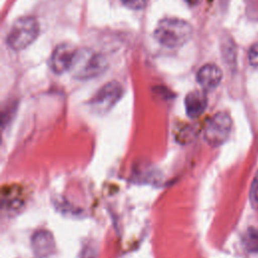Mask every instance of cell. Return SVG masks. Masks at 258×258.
Wrapping results in <instances>:
<instances>
[{
    "mask_svg": "<svg viewBox=\"0 0 258 258\" xmlns=\"http://www.w3.org/2000/svg\"><path fill=\"white\" fill-rule=\"evenodd\" d=\"M192 35L190 24L180 18L166 17L155 27L154 37L164 47L178 48L184 45Z\"/></svg>",
    "mask_w": 258,
    "mask_h": 258,
    "instance_id": "cell-1",
    "label": "cell"
},
{
    "mask_svg": "<svg viewBox=\"0 0 258 258\" xmlns=\"http://www.w3.org/2000/svg\"><path fill=\"white\" fill-rule=\"evenodd\" d=\"M39 34V24L32 16H22L14 21L7 34V44L13 50L28 47Z\"/></svg>",
    "mask_w": 258,
    "mask_h": 258,
    "instance_id": "cell-2",
    "label": "cell"
},
{
    "mask_svg": "<svg viewBox=\"0 0 258 258\" xmlns=\"http://www.w3.org/2000/svg\"><path fill=\"white\" fill-rule=\"evenodd\" d=\"M106 58L91 49H78L74 64L72 67L73 75L78 80H90L103 74L107 69Z\"/></svg>",
    "mask_w": 258,
    "mask_h": 258,
    "instance_id": "cell-3",
    "label": "cell"
},
{
    "mask_svg": "<svg viewBox=\"0 0 258 258\" xmlns=\"http://www.w3.org/2000/svg\"><path fill=\"white\" fill-rule=\"evenodd\" d=\"M232 119L226 112L215 114L207 123L204 131V139L212 147L224 144L230 136Z\"/></svg>",
    "mask_w": 258,
    "mask_h": 258,
    "instance_id": "cell-4",
    "label": "cell"
},
{
    "mask_svg": "<svg viewBox=\"0 0 258 258\" xmlns=\"http://www.w3.org/2000/svg\"><path fill=\"white\" fill-rule=\"evenodd\" d=\"M123 88L120 83L112 81L104 85L92 98L90 105L98 113L110 111L122 98Z\"/></svg>",
    "mask_w": 258,
    "mask_h": 258,
    "instance_id": "cell-5",
    "label": "cell"
},
{
    "mask_svg": "<svg viewBox=\"0 0 258 258\" xmlns=\"http://www.w3.org/2000/svg\"><path fill=\"white\" fill-rule=\"evenodd\" d=\"M77 52L78 49L71 43L63 42L58 44L53 49L48 61L50 70L56 75L70 71L74 64Z\"/></svg>",
    "mask_w": 258,
    "mask_h": 258,
    "instance_id": "cell-6",
    "label": "cell"
},
{
    "mask_svg": "<svg viewBox=\"0 0 258 258\" xmlns=\"http://www.w3.org/2000/svg\"><path fill=\"white\" fill-rule=\"evenodd\" d=\"M31 249L35 257L47 258L55 251L53 235L47 230H38L31 236Z\"/></svg>",
    "mask_w": 258,
    "mask_h": 258,
    "instance_id": "cell-7",
    "label": "cell"
},
{
    "mask_svg": "<svg viewBox=\"0 0 258 258\" xmlns=\"http://www.w3.org/2000/svg\"><path fill=\"white\" fill-rule=\"evenodd\" d=\"M222 78L223 73L221 69L214 63H207L203 66L197 74V81L199 85L207 91L216 89L220 85Z\"/></svg>",
    "mask_w": 258,
    "mask_h": 258,
    "instance_id": "cell-8",
    "label": "cell"
},
{
    "mask_svg": "<svg viewBox=\"0 0 258 258\" xmlns=\"http://www.w3.org/2000/svg\"><path fill=\"white\" fill-rule=\"evenodd\" d=\"M208 106V98L202 91H192L184 98V107L186 115L189 118L200 117Z\"/></svg>",
    "mask_w": 258,
    "mask_h": 258,
    "instance_id": "cell-9",
    "label": "cell"
},
{
    "mask_svg": "<svg viewBox=\"0 0 258 258\" xmlns=\"http://www.w3.org/2000/svg\"><path fill=\"white\" fill-rule=\"evenodd\" d=\"M244 245L249 252H258V229L250 227L243 238Z\"/></svg>",
    "mask_w": 258,
    "mask_h": 258,
    "instance_id": "cell-10",
    "label": "cell"
},
{
    "mask_svg": "<svg viewBox=\"0 0 258 258\" xmlns=\"http://www.w3.org/2000/svg\"><path fill=\"white\" fill-rule=\"evenodd\" d=\"M249 197H250V202L253 209L258 211V170L255 173V176L252 180Z\"/></svg>",
    "mask_w": 258,
    "mask_h": 258,
    "instance_id": "cell-11",
    "label": "cell"
},
{
    "mask_svg": "<svg viewBox=\"0 0 258 258\" xmlns=\"http://www.w3.org/2000/svg\"><path fill=\"white\" fill-rule=\"evenodd\" d=\"M79 258H97V248L90 243L83 246Z\"/></svg>",
    "mask_w": 258,
    "mask_h": 258,
    "instance_id": "cell-12",
    "label": "cell"
},
{
    "mask_svg": "<svg viewBox=\"0 0 258 258\" xmlns=\"http://www.w3.org/2000/svg\"><path fill=\"white\" fill-rule=\"evenodd\" d=\"M248 60L253 68L258 69V42L250 47L248 52Z\"/></svg>",
    "mask_w": 258,
    "mask_h": 258,
    "instance_id": "cell-13",
    "label": "cell"
},
{
    "mask_svg": "<svg viewBox=\"0 0 258 258\" xmlns=\"http://www.w3.org/2000/svg\"><path fill=\"white\" fill-rule=\"evenodd\" d=\"M121 2L128 8L131 9H142L145 6L146 0H121Z\"/></svg>",
    "mask_w": 258,
    "mask_h": 258,
    "instance_id": "cell-14",
    "label": "cell"
},
{
    "mask_svg": "<svg viewBox=\"0 0 258 258\" xmlns=\"http://www.w3.org/2000/svg\"><path fill=\"white\" fill-rule=\"evenodd\" d=\"M225 57H226V60L228 63L230 64H234L235 63V60H236V49H235V46L230 43V46H226V52L224 53Z\"/></svg>",
    "mask_w": 258,
    "mask_h": 258,
    "instance_id": "cell-15",
    "label": "cell"
},
{
    "mask_svg": "<svg viewBox=\"0 0 258 258\" xmlns=\"http://www.w3.org/2000/svg\"><path fill=\"white\" fill-rule=\"evenodd\" d=\"M186 3H188L189 5H196L198 2H199V0H184Z\"/></svg>",
    "mask_w": 258,
    "mask_h": 258,
    "instance_id": "cell-16",
    "label": "cell"
}]
</instances>
